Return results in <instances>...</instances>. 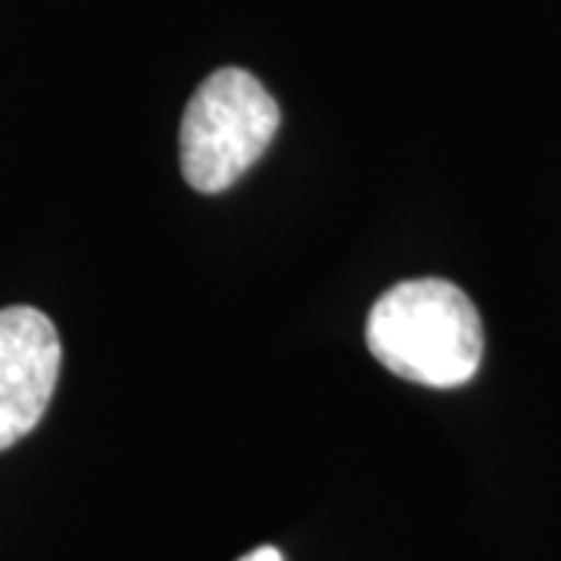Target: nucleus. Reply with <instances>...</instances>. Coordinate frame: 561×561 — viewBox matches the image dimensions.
Here are the masks:
<instances>
[{
  "label": "nucleus",
  "mask_w": 561,
  "mask_h": 561,
  "mask_svg": "<svg viewBox=\"0 0 561 561\" xmlns=\"http://www.w3.org/2000/svg\"><path fill=\"white\" fill-rule=\"evenodd\" d=\"M365 343L387 371L449 390L468 383L483 359V324L453 280L415 278L390 287L371 306Z\"/></svg>",
  "instance_id": "f257e3e1"
},
{
  "label": "nucleus",
  "mask_w": 561,
  "mask_h": 561,
  "mask_svg": "<svg viewBox=\"0 0 561 561\" xmlns=\"http://www.w3.org/2000/svg\"><path fill=\"white\" fill-rule=\"evenodd\" d=\"M275 98L247 69H219L197 88L181 119V175L201 194H221L275 140Z\"/></svg>",
  "instance_id": "f03ea898"
},
{
  "label": "nucleus",
  "mask_w": 561,
  "mask_h": 561,
  "mask_svg": "<svg viewBox=\"0 0 561 561\" xmlns=\"http://www.w3.org/2000/svg\"><path fill=\"white\" fill-rule=\"evenodd\" d=\"M60 362V334L44 312L0 309V453L38 427L57 390Z\"/></svg>",
  "instance_id": "7ed1b4c3"
},
{
  "label": "nucleus",
  "mask_w": 561,
  "mask_h": 561,
  "mask_svg": "<svg viewBox=\"0 0 561 561\" xmlns=\"http://www.w3.org/2000/svg\"><path fill=\"white\" fill-rule=\"evenodd\" d=\"M241 561H284L275 546H260V549H253L250 556H243Z\"/></svg>",
  "instance_id": "20e7f679"
}]
</instances>
